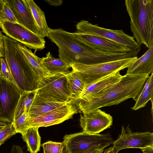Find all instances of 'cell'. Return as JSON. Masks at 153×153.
I'll use <instances>...</instances> for the list:
<instances>
[{
  "instance_id": "3",
  "label": "cell",
  "mask_w": 153,
  "mask_h": 153,
  "mask_svg": "<svg viewBox=\"0 0 153 153\" xmlns=\"http://www.w3.org/2000/svg\"><path fill=\"white\" fill-rule=\"evenodd\" d=\"M4 58L14 83L22 92L36 90L41 78L18 48L16 41L4 36Z\"/></svg>"
},
{
  "instance_id": "22",
  "label": "cell",
  "mask_w": 153,
  "mask_h": 153,
  "mask_svg": "<svg viewBox=\"0 0 153 153\" xmlns=\"http://www.w3.org/2000/svg\"><path fill=\"white\" fill-rule=\"evenodd\" d=\"M17 45L30 64L35 70L40 77L49 76L41 66L40 62L41 58L33 53L31 51L22 44L16 42Z\"/></svg>"
},
{
  "instance_id": "7",
  "label": "cell",
  "mask_w": 153,
  "mask_h": 153,
  "mask_svg": "<svg viewBox=\"0 0 153 153\" xmlns=\"http://www.w3.org/2000/svg\"><path fill=\"white\" fill-rule=\"evenodd\" d=\"M76 33L100 36L114 42L132 50H140L133 36L126 34L122 30H112L93 25L88 21L82 20L76 25Z\"/></svg>"
},
{
  "instance_id": "44",
  "label": "cell",
  "mask_w": 153,
  "mask_h": 153,
  "mask_svg": "<svg viewBox=\"0 0 153 153\" xmlns=\"http://www.w3.org/2000/svg\"><path fill=\"white\" fill-rule=\"evenodd\" d=\"M0 34H2V33L0 31Z\"/></svg>"
},
{
  "instance_id": "15",
  "label": "cell",
  "mask_w": 153,
  "mask_h": 153,
  "mask_svg": "<svg viewBox=\"0 0 153 153\" xmlns=\"http://www.w3.org/2000/svg\"><path fill=\"white\" fill-rule=\"evenodd\" d=\"M18 23L37 34V27L26 0H5Z\"/></svg>"
},
{
  "instance_id": "11",
  "label": "cell",
  "mask_w": 153,
  "mask_h": 153,
  "mask_svg": "<svg viewBox=\"0 0 153 153\" xmlns=\"http://www.w3.org/2000/svg\"><path fill=\"white\" fill-rule=\"evenodd\" d=\"M75 101L39 116L28 117L29 128L46 127L60 123L72 117L78 113V108L74 104Z\"/></svg>"
},
{
  "instance_id": "34",
  "label": "cell",
  "mask_w": 153,
  "mask_h": 153,
  "mask_svg": "<svg viewBox=\"0 0 153 153\" xmlns=\"http://www.w3.org/2000/svg\"><path fill=\"white\" fill-rule=\"evenodd\" d=\"M47 3L54 6H61L62 4V0H45Z\"/></svg>"
},
{
  "instance_id": "10",
  "label": "cell",
  "mask_w": 153,
  "mask_h": 153,
  "mask_svg": "<svg viewBox=\"0 0 153 153\" xmlns=\"http://www.w3.org/2000/svg\"><path fill=\"white\" fill-rule=\"evenodd\" d=\"M7 36L20 43L27 48L42 50L45 47L44 39L18 23L5 22L1 28Z\"/></svg>"
},
{
  "instance_id": "28",
  "label": "cell",
  "mask_w": 153,
  "mask_h": 153,
  "mask_svg": "<svg viewBox=\"0 0 153 153\" xmlns=\"http://www.w3.org/2000/svg\"><path fill=\"white\" fill-rule=\"evenodd\" d=\"M4 0L3 8L0 12V23L5 22L18 23L11 9Z\"/></svg>"
},
{
  "instance_id": "29",
  "label": "cell",
  "mask_w": 153,
  "mask_h": 153,
  "mask_svg": "<svg viewBox=\"0 0 153 153\" xmlns=\"http://www.w3.org/2000/svg\"><path fill=\"white\" fill-rule=\"evenodd\" d=\"M15 129L11 123H8L0 131V146L7 139L16 134Z\"/></svg>"
},
{
  "instance_id": "4",
  "label": "cell",
  "mask_w": 153,
  "mask_h": 153,
  "mask_svg": "<svg viewBox=\"0 0 153 153\" xmlns=\"http://www.w3.org/2000/svg\"><path fill=\"white\" fill-rule=\"evenodd\" d=\"M131 30L139 47L153 45V0H126Z\"/></svg>"
},
{
  "instance_id": "25",
  "label": "cell",
  "mask_w": 153,
  "mask_h": 153,
  "mask_svg": "<svg viewBox=\"0 0 153 153\" xmlns=\"http://www.w3.org/2000/svg\"><path fill=\"white\" fill-rule=\"evenodd\" d=\"M153 81L150 83L149 86L146 89L143 88L141 91L136 97L134 105L131 108L134 111L137 110L144 107L148 102L151 100L152 104V110L153 108Z\"/></svg>"
},
{
  "instance_id": "23",
  "label": "cell",
  "mask_w": 153,
  "mask_h": 153,
  "mask_svg": "<svg viewBox=\"0 0 153 153\" xmlns=\"http://www.w3.org/2000/svg\"><path fill=\"white\" fill-rule=\"evenodd\" d=\"M67 84L73 99L78 100L85 85L80 76L73 70L66 74Z\"/></svg>"
},
{
  "instance_id": "21",
  "label": "cell",
  "mask_w": 153,
  "mask_h": 153,
  "mask_svg": "<svg viewBox=\"0 0 153 153\" xmlns=\"http://www.w3.org/2000/svg\"><path fill=\"white\" fill-rule=\"evenodd\" d=\"M39 128L37 127L30 128L22 135V140L26 143L27 150L30 153H37L40 151L41 137Z\"/></svg>"
},
{
  "instance_id": "18",
  "label": "cell",
  "mask_w": 153,
  "mask_h": 153,
  "mask_svg": "<svg viewBox=\"0 0 153 153\" xmlns=\"http://www.w3.org/2000/svg\"><path fill=\"white\" fill-rule=\"evenodd\" d=\"M40 64L49 76L59 73L67 74L70 72V65L59 58H54L50 52L41 58Z\"/></svg>"
},
{
  "instance_id": "27",
  "label": "cell",
  "mask_w": 153,
  "mask_h": 153,
  "mask_svg": "<svg viewBox=\"0 0 153 153\" xmlns=\"http://www.w3.org/2000/svg\"><path fill=\"white\" fill-rule=\"evenodd\" d=\"M42 146L44 153H63L65 145L63 142L49 141L42 144Z\"/></svg>"
},
{
  "instance_id": "9",
  "label": "cell",
  "mask_w": 153,
  "mask_h": 153,
  "mask_svg": "<svg viewBox=\"0 0 153 153\" xmlns=\"http://www.w3.org/2000/svg\"><path fill=\"white\" fill-rule=\"evenodd\" d=\"M22 93L13 82L1 76L0 121L8 124L11 123Z\"/></svg>"
},
{
  "instance_id": "30",
  "label": "cell",
  "mask_w": 153,
  "mask_h": 153,
  "mask_svg": "<svg viewBox=\"0 0 153 153\" xmlns=\"http://www.w3.org/2000/svg\"><path fill=\"white\" fill-rule=\"evenodd\" d=\"M1 76L8 81L14 83L10 68L4 58H1Z\"/></svg>"
},
{
  "instance_id": "17",
  "label": "cell",
  "mask_w": 153,
  "mask_h": 153,
  "mask_svg": "<svg viewBox=\"0 0 153 153\" xmlns=\"http://www.w3.org/2000/svg\"><path fill=\"white\" fill-rule=\"evenodd\" d=\"M153 73V45L141 57L137 58L128 68V74H146Z\"/></svg>"
},
{
  "instance_id": "26",
  "label": "cell",
  "mask_w": 153,
  "mask_h": 153,
  "mask_svg": "<svg viewBox=\"0 0 153 153\" xmlns=\"http://www.w3.org/2000/svg\"><path fill=\"white\" fill-rule=\"evenodd\" d=\"M27 119V113L24 112L18 118L11 122L16 133L22 135L29 128Z\"/></svg>"
},
{
  "instance_id": "1",
  "label": "cell",
  "mask_w": 153,
  "mask_h": 153,
  "mask_svg": "<svg viewBox=\"0 0 153 153\" xmlns=\"http://www.w3.org/2000/svg\"><path fill=\"white\" fill-rule=\"evenodd\" d=\"M47 37L58 47L59 58L70 65L74 63L98 64L128 57L127 53H107L89 47L74 37L72 33L61 28H50Z\"/></svg>"
},
{
  "instance_id": "13",
  "label": "cell",
  "mask_w": 153,
  "mask_h": 153,
  "mask_svg": "<svg viewBox=\"0 0 153 153\" xmlns=\"http://www.w3.org/2000/svg\"><path fill=\"white\" fill-rule=\"evenodd\" d=\"M79 122L83 132L97 134L110 127L113 118L110 114L97 109L81 114Z\"/></svg>"
},
{
  "instance_id": "16",
  "label": "cell",
  "mask_w": 153,
  "mask_h": 153,
  "mask_svg": "<svg viewBox=\"0 0 153 153\" xmlns=\"http://www.w3.org/2000/svg\"><path fill=\"white\" fill-rule=\"evenodd\" d=\"M123 75L118 71L108 75L95 82L86 85L78 100L89 101L107 89L118 82Z\"/></svg>"
},
{
  "instance_id": "12",
  "label": "cell",
  "mask_w": 153,
  "mask_h": 153,
  "mask_svg": "<svg viewBox=\"0 0 153 153\" xmlns=\"http://www.w3.org/2000/svg\"><path fill=\"white\" fill-rule=\"evenodd\" d=\"M113 149L118 152L127 148L142 149L153 146V134L149 132H134L128 126L122 127L121 133L112 143Z\"/></svg>"
},
{
  "instance_id": "36",
  "label": "cell",
  "mask_w": 153,
  "mask_h": 153,
  "mask_svg": "<svg viewBox=\"0 0 153 153\" xmlns=\"http://www.w3.org/2000/svg\"><path fill=\"white\" fill-rule=\"evenodd\" d=\"M118 152L114 149L113 146L106 149L103 153H118Z\"/></svg>"
},
{
  "instance_id": "43",
  "label": "cell",
  "mask_w": 153,
  "mask_h": 153,
  "mask_svg": "<svg viewBox=\"0 0 153 153\" xmlns=\"http://www.w3.org/2000/svg\"><path fill=\"white\" fill-rule=\"evenodd\" d=\"M1 24L0 23V28H1Z\"/></svg>"
},
{
  "instance_id": "39",
  "label": "cell",
  "mask_w": 153,
  "mask_h": 153,
  "mask_svg": "<svg viewBox=\"0 0 153 153\" xmlns=\"http://www.w3.org/2000/svg\"><path fill=\"white\" fill-rule=\"evenodd\" d=\"M63 153H69L66 145L64 150Z\"/></svg>"
},
{
  "instance_id": "31",
  "label": "cell",
  "mask_w": 153,
  "mask_h": 153,
  "mask_svg": "<svg viewBox=\"0 0 153 153\" xmlns=\"http://www.w3.org/2000/svg\"><path fill=\"white\" fill-rule=\"evenodd\" d=\"M104 151L103 149L91 148L85 150L80 151L75 153H102Z\"/></svg>"
},
{
  "instance_id": "35",
  "label": "cell",
  "mask_w": 153,
  "mask_h": 153,
  "mask_svg": "<svg viewBox=\"0 0 153 153\" xmlns=\"http://www.w3.org/2000/svg\"><path fill=\"white\" fill-rule=\"evenodd\" d=\"M141 149L143 153H153V146H148Z\"/></svg>"
},
{
  "instance_id": "41",
  "label": "cell",
  "mask_w": 153,
  "mask_h": 153,
  "mask_svg": "<svg viewBox=\"0 0 153 153\" xmlns=\"http://www.w3.org/2000/svg\"><path fill=\"white\" fill-rule=\"evenodd\" d=\"M6 126H0V131L2 130L3 128H4Z\"/></svg>"
},
{
  "instance_id": "14",
  "label": "cell",
  "mask_w": 153,
  "mask_h": 153,
  "mask_svg": "<svg viewBox=\"0 0 153 153\" xmlns=\"http://www.w3.org/2000/svg\"><path fill=\"white\" fill-rule=\"evenodd\" d=\"M72 33L74 37L89 47L101 51L122 53L133 51L114 42L100 36L76 32Z\"/></svg>"
},
{
  "instance_id": "2",
  "label": "cell",
  "mask_w": 153,
  "mask_h": 153,
  "mask_svg": "<svg viewBox=\"0 0 153 153\" xmlns=\"http://www.w3.org/2000/svg\"><path fill=\"white\" fill-rule=\"evenodd\" d=\"M149 75L126 74L117 83L88 101L79 100L78 109L84 114L105 106L117 105L129 98L134 100Z\"/></svg>"
},
{
  "instance_id": "42",
  "label": "cell",
  "mask_w": 153,
  "mask_h": 153,
  "mask_svg": "<svg viewBox=\"0 0 153 153\" xmlns=\"http://www.w3.org/2000/svg\"><path fill=\"white\" fill-rule=\"evenodd\" d=\"M4 35L2 34H0V36H4Z\"/></svg>"
},
{
  "instance_id": "5",
  "label": "cell",
  "mask_w": 153,
  "mask_h": 153,
  "mask_svg": "<svg viewBox=\"0 0 153 153\" xmlns=\"http://www.w3.org/2000/svg\"><path fill=\"white\" fill-rule=\"evenodd\" d=\"M137 58V56H135L91 65L74 63L70 66L72 70L82 78L86 85L95 82L108 75L127 68Z\"/></svg>"
},
{
  "instance_id": "40",
  "label": "cell",
  "mask_w": 153,
  "mask_h": 153,
  "mask_svg": "<svg viewBox=\"0 0 153 153\" xmlns=\"http://www.w3.org/2000/svg\"><path fill=\"white\" fill-rule=\"evenodd\" d=\"M1 58L0 57V78L1 76Z\"/></svg>"
},
{
  "instance_id": "37",
  "label": "cell",
  "mask_w": 153,
  "mask_h": 153,
  "mask_svg": "<svg viewBox=\"0 0 153 153\" xmlns=\"http://www.w3.org/2000/svg\"><path fill=\"white\" fill-rule=\"evenodd\" d=\"M4 2V0H0V12L2 10Z\"/></svg>"
},
{
  "instance_id": "8",
  "label": "cell",
  "mask_w": 153,
  "mask_h": 153,
  "mask_svg": "<svg viewBox=\"0 0 153 153\" xmlns=\"http://www.w3.org/2000/svg\"><path fill=\"white\" fill-rule=\"evenodd\" d=\"M63 139L69 153L91 148L104 149L114 141L109 134H91L83 131L66 135Z\"/></svg>"
},
{
  "instance_id": "6",
  "label": "cell",
  "mask_w": 153,
  "mask_h": 153,
  "mask_svg": "<svg viewBox=\"0 0 153 153\" xmlns=\"http://www.w3.org/2000/svg\"><path fill=\"white\" fill-rule=\"evenodd\" d=\"M36 96L50 102L67 103L75 101L68 87L66 74H57L40 79Z\"/></svg>"
},
{
  "instance_id": "32",
  "label": "cell",
  "mask_w": 153,
  "mask_h": 153,
  "mask_svg": "<svg viewBox=\"0 0 153 153\" xmlns=\"http://www.w3.org/2000/svg\"><path fill=\"white\" fill-rule=\"evenodd\" d=\"M3 36H0V57L4 58V48Z\"/></svg>"
},
{
  "instance_id": "38",
  "label": "cell",
  "mask_w": 153,
  "mask_h": 153,
  "mask_svg": "<svg viewBox=\"0 0 153 153\" xmlns=\"http://www.w3.org/2000/svg\"><path fill=\"white\" fill-rule=\"evenodd\" d=\"M7 124L8 123L0 121V126H6L7 125Z\"/></svg>"
},
{
  "instance_id": "19",
  "label": "cell",
  "mask_w": 153,
  "mask_h": 153,
  "mask_svg": "<svg viewBox=\"0 0 153 153\" xmlns=\"http://www.w3.org/2000/svg\"><path fill=\"white\" fill-rule=\"evenodd\" d=\"M32 12L37 30V34L44 38L48 35L50 28L48 25L44 13L33 0H26Z\"/></svg>"
},
{
  "instance_id": "24",
  "label": "cell",
  "mask_w": 153,
  "mask_h": 153,
  "mask_svg": "<svg viewBox=\"0 0 153 153\" xmlns=\"http://www.w3.org/2000/svg\"><path fill=\"white\" fill-rule=\"evenodd\" d=\"M36 93V90L22 93L16 108L12 121L17 120L24 112H28Z\"/></svg>"
},
{
  "instance_id": "33",
  "label": "cell",
  "mask_w": 153,
  "mask_h": 153,
  "mask_svg": "<svg viewBox=\"0 0 153 153\" xmlns=\"http://www.w3.org/2000/svg\"><path fill=\"white\" fill-rule=\"evenodd\" d=\"M10 153H25L20 146L16 145H14L12 146Z\"/></svg>"
},
{
  "instance_id": "20",
  "label": "cell",
  "mask_w": 153,
  "mask_h": 153,
  "mask_svg": "<svg viewBox=\"0 0 153 153\" xmlns=\"http://www.w3.org/2000/svg\"><path fill=\"white\" fill-rule=\"evenodd\" d=\"M68 102L61 103L50 102L40 99L36 94L28 111V117L39 116L65 105Z\"/></svg>"
}]
</instances>
